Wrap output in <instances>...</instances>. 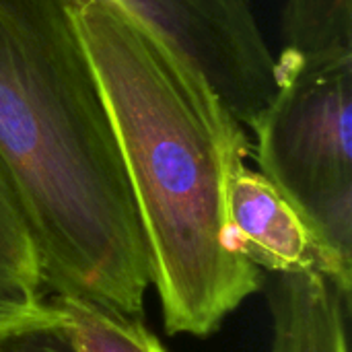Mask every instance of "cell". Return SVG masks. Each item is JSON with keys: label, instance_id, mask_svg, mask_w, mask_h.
<instances>
[{"label": "cell", "instance_id": "obj_1", "mask_svg": "<svg viewBox=\"0 0 352 352\" xmlns=\"http://www.w3.org/2000/svg\"><path fill=\"white\" fill-rule=\"evenodd\" d=\"M144 231L165 330L206 338L262 287L229 217L250 140L208 80L111 0H64Z\"/></svg>", "mask_w": 352, "mask_h": 352}, {"label": "cell", "instance_id": "obj_2", "mask_svg": "<svg viewBox=\"0 0 352 352\" xmlns=\"http://www.w3.org/2000/svg\"><path fill=\"white\" fill-rule=\"evenodd\" d=\"M0 157L23 200L47 291L142 318L148 248L64 0H0Z\"/></svg>", "mask_w": 352, "mask_h": 352}, {"label": "cell", "instance_id": "obj_3", "mask_svg": "<svg viewBox=\"0 0 352 352\" xmlns=\"http://www.w3.org/2000/svg\"><path fill=\"white\" fill-rule=\"evenodd\" d=\"M260 173L352 280V56H276V91L252 122Z\"/></svg>", "mask_w": 352, "mask_h": 352}, {"label": "cell", "instance_id": "obj_4", "mask_svg": "<svg viewBox=\"0 0 352 352\" xmlns=\"http://www.w3.org/2000/svg\"><path fill=\"white\" fill-rule=\"evenodd\" d=\"M157 33L250 128L276 91L272 54L254 0H111Z\"/></svg>", "mask_w": 352, "mask_h": 352}, {"label": "cell", "instance_id": "obj_5", "mask_svg": "<svg viewBox=\"0 0 352 352\" xmlns=\"http://www.w3.org/2000/svg\"><path fill=\"white\" fill-rule=\"evenodd\" d=\"M227 202L237 243L260 270L272 274L318 270L351 295L352 280L342 276L295 208L260 171L245 163L237 165L229 177Z\"/></svg>", "mask_w": 352, "mask_h": 352}, {"label": "cell", "instance_id": "obj_6", "mask_svg": "<svg viewBox=\"0 0 352 352\" xmlns=\"http://www.w3.org/2000/svg\"><path fill=\"white\" fill-rule=\"evenodd\" d=\"M272 352H349L351 295L318 270L272 274Z\"/></svg>", "mask_w": 352, "mask_h": 352}, {"label": "cell", "instance_id": "obj_7", "mask_svg": "<svg viewBox=\"0 0 352 352\" xmlns=\"http://www.w3.org/2000/svg\"><path fill=\"white\" fill-rule=\"evenodd\" d=\"M47 295L23 200L0 157V326L37 311Z\"/></svg>", "mask_w": 352, "mask_h": 352}, {"label": "cell", "instance_id": "obj_8", "mask_svg": "<svg viewBox=\"0 0 352 352\" xmlns=\"http://www.w3.org/2000/svg\"><path fill=\"white\" fill-rule=\"evenodd\" d=\"M68 320L74 352H169L142 324L120 309L76 295H52Z\"/></svg>", "mask_w": 352, "mask_h": 352}, {"label": "cell", "instance_id": "obj_9", "mask_svg": "<svg viewBox=\"0 0 352 352\" xmlns=\"http://www.w3.org/2000/svg\"><path fill=\"white\" fill-rule=\"evenodd\" d=\"M283 50L324 60L352 56V0H287Z\"/></svg>", "mask_w": 352, "mask_h": 352}, {"label": "cell", "instance_id": "obj_10", "mask_svg": "<svg viewBox=\"0 0 352 352\" xmlns=\"http://www.w3.org/2000/svg\"><path fill=\"white\" fill-rule=\"evenodd\" d=\"M0 352H74L68 320L50 295L37 311L0 326Z\"/></svg>", "mask_w": 352, "mask_h": 352}]
</instances>
